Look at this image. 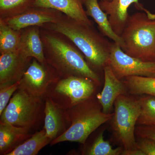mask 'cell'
<instances>
[{"label":"cell","instance_id":"cell-16","mask_svg":"<svg viewBox=\"0 0 155 155\" xmlns=\"http://www.w3.org/2000/svg\"><path fill=\"white\" fill-rule=\"evenodd\" d=\"M84 6L87 15L97 23L101 33L119 45L124 51L125 44L123 40L113 30L108 16L101 8L98 0H84Z\"/></svg>","mask_w":155,"mask_h":155},{"label":"cell","instance_id":"cell-19","mask_svg":"<svg viewBox=\"0 0 155 155\" xmlns=\"http://www.w3.org/2000/svg\"><path fill=\"white\" fill-rule=\"evenodd\" d=\"M44 128L34 134L27 140L6 155H36L46 146L51 143Z\"/></svg>","mask_w":155,"mask_h":155},{"label":"cell","instance_id":"cell-24","mask_svg":"<svg viewBox=\"0 0 155 155\" xmlns=\"http://www.w3.org/2000/svg\"><path fill=\"white\" fill-rule=\"evenodd\" d=\"M122 147L114 149L110 143L104 139V131L98 134L86 154L88 155H121Z\"/></svg>","mask_w":155,"mask_h":155},{"label":"cell","instance_id":"cell-28","mask_svg":"<svg viewBox=\"0 0 155 155\" xmlns=\"http://www.w3.org/2000/svg\"><path fill=\"white\" fill-rule=\"evenodd\" d=\"M122 155H144L141 150L137 147L129 150L123 149L121 154Z\"/></svg>","mask_w":155,"mask_h":155},{"label":"cell","instance_id":"cell-6","mask_svg":"<svg viewBox=\"0 0 155 155\" xmlns=\"http://www.w3.org/2000/svg\"><path fill=\"white\" fill-rule=\"evenodd\" d=\"M43 99L18 88L0 115V122L30 130L36 125L40 119L42 110H44Z\"/></svg>","mask_w":155,"mask_h":155},{"label":"cell","instance_id":"cell-5","mask_svg":"<svg viewBox=\"0 0 155 155\" xmlns=\"http://www.w3.org/2000/svg\"><path fill=\"white\" fill-rule=\"evenodd\" d=\"M114 107L111 121L114 137L123 149L136 148L135 129L141 110L139 97L121 95L115 101Z\"/></svg>","mask_w":155,"mask_h":155},{"label":"cell","instance_id":"cell-12","mask_svg":"<svg viewBox=\"0 0 155 155\" xmlns=\"http://www.w3.org/2000/svg\"><path fill=\"white\" fill-rule=\"evenodd\" d=\"M139 0H111L100 1L101 8L107 14L114 31L121 35L125 28L130 15L128 9L134 3L136 8L142 10L143 6L139 4Z\"/></svg>","mask_w":155,"mask_h":155},{"label":"cell","instance_id":"cell-21","mask_svg":"<svg viewBox=\"0 0 155 155\" xmlns=\"http://www.w3.org/2000/svg\"><path fill=\"white\" fill-rule=\"evenodd\" d=\"M22 30L14 29L0 19V54L13 52L21 46Z\"/></svg>","mask_w":155,"mask_h":155},{"label":"cell","instance_id":"cell-17","mask_svg":"<svg viewBox=\"0 0 155 155\" xmlns=\"http://www.w3.org/2000/svg\"><path fill=\"white\" fill-rule=\"evenodd\" d=\"M31 136L27 128L0 122V154L7 155Z\"/></svg>","mask_w":155,"mask_h":155},{"label":"cell","instance_id":"cell-4","mask_svg":"<svg viewBox=\"0 0 155 155\" xmlns=\"http://www.w3.org/2000/svg\"><path fill=\"white\" fill-rule=\"evenodd\" d=\"M120 36L127 54L144 61H155V19L146 13L129 16Z\"/></svg>","mask_w":155,"mask_h":155},{"label":"cell","instance_id":"cell-18","mask_svg":"<svg viewBox=\"0 0 155 155\" xmlns=\"http://www.w3.org/2000/svg\"><path fill=\"white\" fill-rule=\"evenodd\" d=\"M20 48L28 57L40 63L45 62L39 26H30L22 29Z\"/></svg>","mask_w":155,"mask_h":155},{"label":"cell","instance_id":"cell-3","mask_svg":"<svg viewBox=\"0 0 155 155\" xmlns=\"http://www.w3.org/2000/svg\"><path fill=\"white\" fill-rule=\"evenodd\" d=\"M69 126L63 134L51 143L53 145L64 141L84 144L88 137L101 125L110 121L114 113L105 114L94 96L65 110Z\"/></svg>","mask_w":155,"mask_h":155},{"label":"cell","instance_id":"cell-10","mask_svg":"<svg viewBox=\"0 0 155 155\" xmlns=\"http://www.w3.org/2000/svg\"><path fill=\"white\" fill-rule=\"evenodd\" d=\"M63 14L54 9L33 7L17 16L1 19L14 29L21 30L30 26L40 27L46 23L57 22Z\"/></svg>","mask_w":155,"mask_h":155},{"label":"cell","instance_id":"cell-27","mask_svg":"<svg viewBox=\"0 0 155 155\" xmlns=\"http://www.w3.org/2000/svg\"><path fill=\"white\" fill-rule=\"evenodd\" d=\"M136 136L138 138H146L155 141V126L137 125L136 127Z\"/></svg>","mask_w":155,"mask_h":155},{"label":"cell","instance_id":"cell-8","mask_svg":"<svg viewBox=\"0 0 155 155\" xmlns=\"http://www.w3.org/2000/svg\"><path fill=\"white\" fill-rule=\"evenodd\" d=\"M109 65L120 80L132 76L155 77V61H144L131 57L114 42L111 45Z\"/></svg>","mask_w":155,"mask_h":155},{"label":"cell","instance_id":"cell-14","mask_svg":"<svg viewBox=\"0 0 155 155\" xmlns=\"http://www.w3.org/2000/svg\"><path fill=\"white\" fill-rule=\"evenodd\" d=\"M45 125L44 128L51 141L55 140L68 129L69 125L66 111L56 104L51 98L45 96Z\"/></svg>","mask_w":155,"mask_h":155},{"label":"cell","instance_id":"cell-2","mask_svg":"<svg viewBox=\"0 0 155 155\" xmlns=\"http://www.w3.org/2000/svg\"><path fill=\"white\" fill-rule=\"evenodd\" d=\"M40 28L46 61L61 78L83 76L92 79L98 86L101 85L97 72L90 67L82 53L69 38L58 32Z\"/></svg>","mask_w":155,"mask_h":155},{"label":"cell","instance_id":"cell-23","mask_svg":"<svg viewBox=\"0 0 155 155\" xmlns=\"http://www.w3.org/2000/svg\"><path fill=\"white\" fill-rule=\"evenodd\" d=\"M139 97L141 110L137 125L155 126V97L143 95Z\"/></svg>","mask_w":155,"mask_h":155},{"label":"cell","instance_id":"cell-25","mask_svg":"<svg viewBox=\"0 0 155 155\" xmlns=\"http://www.w3.org/2000/svg\"><path fill=\"white\" fill-rule=\"evenodd\" d=\"M19 81L13 84H0V115L6 107L11 97L19 88Z\"/></svg>","mask_w":155,"mask_h":155},{"label":"cell","instance_id":"cell-26","mask_svg":"<svg viewBox=\"0 0 155 155\" xmlns=\"http://www.w3.org/2000/svg\"><path fill=\"white\" fill-rule=\"evenodd\" d=\"M136 147L141 150L144 155H155V141L146 138H139Z\"/></svg>","mask_w":155,"mask_h":155},{"label":"cell","instance_id":"cell-9","mask_svg":"<svg viewBox=\"0 0 155 155\" xmlns=\"http://www.w3.org/2000/svg\"><path fill=\"white\" fill-rule=\"evenodd\" d=\"M61 78L46 61L40 63L33 58L19 81V88L34 96L44 98L49 87Z\"/></svg>","mask_w":155,"mask_h":155},{"label":"cell","instance_id":"cell-1","mask_svg":"<svg viewBox=\"0 0 155 155\" xmlns=\"http://www.w3.org/2000/svg\"><path fill=\"white\" fill-rule=\"evenodd\" d=\"M41 28L61 34L76 46L87 64L96 72L109 65L112 43L95 29L94 25L77 21L63 14L55 22L48 23Z\"/></svg>","mask_w":155,"mask_h":155},{"label":"cell","instance_id":"cell-30","mask_svg":"<svg viewBox=\"0 0 155 155\" xmlns=\"http://www.w3.org/2000/svg\"><path fill=\"white\" fill-rule=\"evenodd\" d=\"M100 1H110L111 0H100Z\"/></svg>","mask_w":155,"mask_h":155},{"label":"cell","instance_id":"cell-29","mask_svg":"<svg viewBox=\"0 0 155 155\" xmlns=\"http://www.w3.org/2000/svg\"><path fill=\"white\" fill-rule=\"evenodd\" d=\"M149 17L152 19H155V14H152L150 13V14L149 15Z\"/></svg>","mask_w":155,"mask_h":155},{"label":"cell","instance_id":"cell-11","mask_svg":"<svg viewBox=\"0 0 155 155\" xmlns=\"http://www.w3.org/2000/svg\"><path fill=\"white\" fill-rule=\"evenodd\" d=\"M33 58L27 56L21 48L13 52L0 55V84L19 81Z\"/></svg>","mask_w":155,"mask_h":155},{"label":"cell","instance_id":"cell-20","mask_svg":"<svg viewBox=\"0 0 155 155\" xmlns=\"http://www.w3.org/2000/svg\"><path fill=\"white\" fill-rule=\"evenodd\" d=\"M122 81L129 94L155 97V77L132 76L125 78Z\"/></svg>","mask_w":155,"mask_h":155},{"label":"cell","instance_id":"cell-7","mask_svg":"<svg viewBox=\"0 0 155 155\" xmlns=\"http://www.w3.org/2000/svg\"><path fill=\"white\" fill-rule=\"evenodd\" d=\"M96 83L88 78L73 76L62 78L49 87L48 97L66 110L94 96Z\"/></svg>","mask_w":155,"mask_h":155},{"label":"cell","instance_id":"cell-13","mask_svg":"<svg viewBox=\"0 0 155 155\" xmlns=\"http://www.w3.org/2000/svg\"><path fill=\"white\" fill-rule=\"evenodd\" d=\"M104 85L102 91L96 98L105 114H110L116 99L122 94H127V88L122 80L119 79L109 65L104 67Z\"/></svg>","mask_w":155,"mask_h":155},{"label":"cell","instance_id":"cell-15","mask_svg":"<svg viewBox=\"0 0 155 155\" xmlns=\"http://www.w3.org/2000/svg\"><path fill=\"white\" fill-rule=\"evenodd\" d=\"M84 0H36L35 7L54 9L77 21L94 25L87 15Z\"/></svg>","mask_w":155,"mask_h":155},{"label":"cell","instance_id":"cell-22","mask_svg":"<svg viewBox=\"0 0 155 155\" xmlns=\"http://www.w3.org/2000/svg\"><path fill=\"white\" fill-rule=\"evenodd\" d=\"M36 0H0V19L17 16L35 7Z\"/></svg>","mask_w":155,"mask_h":155}]
</instances>
